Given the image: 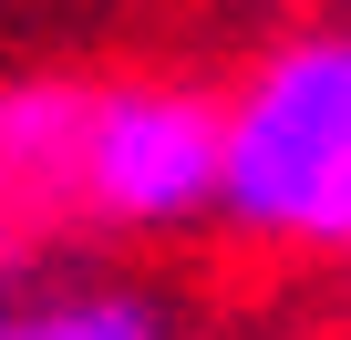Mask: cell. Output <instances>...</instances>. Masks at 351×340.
<instances>
[{
    "label": "cell",
    "instance_id": "1",
    "mask_svg": "<svg viewBox=\"0 0 351 340\" xmlns=\"http://www.w3.org/2000/svg\"><path fill=\"white\" fill-rule=\"evenodd\" d=\"M248 237L341 248L351 237V31L279 42L228 93V196Z\"/></svg>",
    "mask_w": 351,
    "mask_h": 340
},
{
    "label": "cell",
    "instance_id": "2",
    "mask_svg": "<svg viewBox=\"0 0 351 340\" xmlns=\"http://www.w3.org/2000/svg\"><path fill=\"white\" fill-rule=\"evenodd\" d=\"M93 227L155 237L228 196V103L197 83H93Z\"/></svg>",
    "mask_w": 351,
    "mask_h": 340
},
{
    "label": "cell",
    "instance_id": "3",
    "mask_svg": "<svg viewBox=\"0 0 351 340\" xmlns=\"http://www.w3.org/2000/svg\"><path fill=\"white\" fill-rule=\"evenodd\" d=\"M93 83L32 73L0 83V278H32L62 237L93 227Z\"/></svg>",
    "mask_w": 351,
    "mask_h": 340
},
{
    "label": "cell",
    "instance_id": "4",
    "mask_svg": "<svg viewBox=\"0 0 351 340\" xmlns=\"http://www.w3.org/2000/svg\"><path fill=\"white\" fill-rule=\"evenodd\" d=\"M0 340H176L145 289H0Z\"/></svg>",
    "mask_w": 351,
    "mask_h": 340
},
{
    "label": "cell",
    "instance_id": "5",
    "mask_svg": "<svg viewBox=\"0 0 351 340\" xmlns=\"http://www.w3.org/2000/svg\"><path fill=\"white\" fill-rule=\"evenodd\" d=\"M341 258H351V237H341Z\"/></svg>",
    "mask_w": 351,
    "mask_h": 340
}]
</instances>
